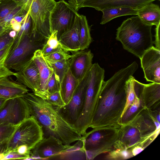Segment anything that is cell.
<instances>
[{
    "instance_id": "6da1fadb",
    "label": "cell",
    "mask_w": 160,
    "mask_h": 160,
    "mask_svg": "<svg viewBox=\"0 0 160 160\" xmlns=\"http://www.w3.org/2000/svg\"><path fill=\"white\" fill-rule=\"evenodd\" d=\"M136 61L104 81L99 91L95 111L89 128L92 131L106 127L121 118L126 102L127 82L138 70Z\"/></svg>"
},
{
    "instance_id": "7a4b0ae2",
    "label": "cell",
    "mask_w": 160,
    "mask_h": 160,
    "mask_svg": "<svg viewBox=\"0 0 160 160\" xmlns=\"http://www.w3.org/2000/svg\"><path fill=\"white\" fill-rule=\"evenodd\" d=\"M27 103L30 116L41 126L43 138L53 136L65 145H71L82 137L60 115L54 106L33 92L21 96Z\"/></svg>"
},
{
    "instance_id": "3957f363",
    "label": "cell",
    "mask_w": 160,
    "mask_h": 160,
    "mask_svg": "<svg viewBox=\"0 0 160 160\" xmlns=\"http://www.w3.org/2000/svg\"><path fill=\"white\" fill-rule=\"evenodd\" d=\"M152 26L138 16L131 17L124 21L117 29L116 39L121 43L124 49L140 59L153 46Z\"/></svg>"
},
{
    "instance_id": "277c9868",
    "label": "cell",
    "mask_w": 160,
    "mask_h": 160,
    "mask_svg": "<svg viewBox=\"0 0 160 160\" xmlns=\"http://www.w3.org/2000/svg\"><path fill=\"white\" fill-rule=\"evenodd\" d=\"M86 88L83 109L74 128L82 137L91 123L98 95L104 78L105 70L97 63L93 64Z\"/></svg>"
},
{
    "instance_id": "5b68a950",
    "label": "cell",
    "mask_w": 160,
    "mask_h": 160,
    "mask_svg": "<svg viewBox=\"0 0 160 160\" xmlns=\"http://www.w3.org/2000/svg\"><path fill=\"white\" fill-rule=\"evenodd\" d=\"M43 138L42 128L33 116L21 122L12 136L0 151L4 156L9 152L15 151L22 145H26L31 150Z\"/></svg>"
},
{
    "instance_id": "8992f818",
    "label": "cell",
    "mask_w": 160,
    "mask_h": 160,
    "mask_svg": "<svg viewBox=\"0 0 160 160\" xmlns=\"http://www.w3.org/2000/svg\"><path fill=\"white\" fill-rule=\"evenodd\" d=\"M38 42L31 35L15 39L5 61L6 66L16 72L20 70L38 49Z\"/></svg>"
},
{
    "instance_id": "52a82bcc",
    "label": "cell",
    "mask_w": 160,
    "mask_h": 160,
    "mask_svg": "<svg viewBox=\"0 0 160 160\" xmlns=\"http://www.w3.org/2000/svg\"><path fill=\"white\" fill-rule=\"evenodd\" d=\"M90 71L79 81L69 102L62 107L54 106L62 118L73 128L83 109L87 86L90 77Z\"/></svg>"
},
{
    "instance_id": "ba28073f",
    "label": "cell",
    "mask_w": 160,
    "mask_h": 160,
    "mask_svg": "<svg viewBox=\"0 0 160 160\" xmlns=\"http://www.w3.org/2000/svg\"><path fill=\"white\" fill-rule=\"evenodd\" d=\"M79 14L74 7L64 0L56 2L50 14L49 23L51 33L57 31V37L70 29Z\"/></svg>"
},
{
    "instance_id": "9c48e42d",
    "label": "cell",
    "mask_w": 160,
    "mask_h": 160,
    "mask_svg": "<svg viewBox=\"0 0 160 160\" xmlns=\"http://www.w3.org/2000/svg\"><path fill=\"white\" fill-rule=\"evenodd\" d=\"M72 146L65 145L53 136L43 138L31 151V159H48L67 151Z\"/></svg>"
},
{
    "instance_id": "30bf717a",
    "label": "cell",
    "mask_w": 160,
    "mask_h": 160,
    "mask_svg": "<svg viewBox=\"0 0 160 160\" xmlns=\"http://www.w3.org/2000/svg\"><path fill=\"white\" fill-rule=\"evenodd\" d=\"M116 134L112 130L101 129L86 132L82 137L85 151H92L96 156L101 149L115 140Z\"/></svg>"
},
{
    "instance_id": "8fae6325",
    "label": "cell",
    "mask_w": 160,
    "mask_h": 160,
    "mask_svg": "<svg viewBox=\"0 0 160 160\" xmlns=\"http://www.w3.org/2000/svg\"><path fill=\"white\" fill-rule=\"evenodd\" d=\"M140 59L147 81L160 83V50L153 46Z\"/></svg>"
},
{
    "instance_id": "7c38bea8",
    "label": "cell",
    "mask_w": 160,
    "mask_h": 160,
    "mask_svg": "<svg viewBox=\"0 0 160 160\" xmlns=\"http://www.w3.org/2000/svg\"><path fill=\"white\" fill-rule=\"evenodd\" d=\"M93 55L90 50L75 52L69 59V69L78 81L82 79L90 70L92 65Z\"/></svg>"
},
{
    "instance_id": "4fadbf2b",
    "label": "cell",
    "mask_w": 160,
    "mask_h": 160,
    "mask_svg": "<svg viewBox=\"0 0 160 160\" xmlns=\"http://www.w3.org/2000/svg\"><path fill=\"white\" fill-rule=\"evenodd\" d=\"M32 58L38 68L40 81L38 89L34 93L46 100L48 96L47 91V83L49 78L53 73V70L44 58L41 49H38L36 50Z\"/></svg>"
},
{
    "instance_id": "5bb4252c",
    "label": "cell",
    "mask_w": 160,
    "mask_h": 160,
    "mask_svg": "<svg viewBox=\"0 0 160 160\" xmlns=\"http://www.w3.org/2000/svg\"><path fill=\"white\" fill-rule=\"evenodd\" d=\"M156 0H86L82 8H92L98 11L108 8L129 7L138 8Z\"/></svg>"
},
{
    "instance_id": "9a60e30c",
    "label": "cell",
    "mask_w": 160,
    "mask_h": 160,
    "mask_svg": "<svg viewBox=\"0 0 160 160\" xmlns=\"http://www.w3.org/2000/svg\"><path fill=\"white\" fill-rule=\"evenodd\" d=\"M13 76L17 81L30 89L33 93L38 89L40 82L39 71L32 58L20 70L15 72Z\"/></svg>"
},
{
    "instance_id": "2e32d148",
    "label": "cell",
    "mask_w": 160,
    "mask_h": 160,
    "mask_svg": "<svg viewBox=\"0 0 160 160\" xmlns=\"http://www.w3.org/2000/svg\"><path fill=\"white\" fill-rule=\"evenodd\" d=\"M28 91L26 86L10 77L0 79V99L8 100L21 97Z\"/></svg>"
},
{
    "instance_id": "e0dca14e",
    "label": "cell",
    "mask_w": 160,
    "mask_h": 160,
    "mask_svg": "<svg viewBox=\"0 0 160 160\" xmlns=\"http://www.w3.org/2000/svg\"><path fill=\"white\" fill-rule=\"evenodd\" d=\"M79 14L76 17L72 26L63 33L58 40L64 50L76 52L80 51V36L79 26Z\"/></svg>"
},
{
    "instance_id": "ac0fdd59",
    "label": "cell",
    "mask_w": 160,
    "mask_h": 160,
    "mask_svg": "<svg viewBox=\"0 0 160 160\" xmlns=\"http://www.w3.org/2000/svg\"><path fill=\"white\" fill-rule=\"evenodd\" d=\"M30 116L28 106L23 98H14L8 123L18 125Z\"/></svg>"
},
{
    "instance_id": "d6986e66",
    "label": "cell",
    "mask_w": 160,
    "mask_h": 160,
    "mask_svg": "<svg viewBox=\"0 0 160 160\" xmlns=\"http://www.w3.org/2000/svg\"><path fill=\"white\" fill-rule=\"evenodd\" d=\"M152 2L138 9L137 15L146 23L156 26L160 22V8Z\"/></svg>"
},
{
    "instance_id": "ffe728a7",
    "label": "cell",
    "mask_w": 160,
    "mask_h": 160,
    "mask_svg": "<svg viewBox=\"0 0 160 160\" xmlns=\"http://www.w3.org/2000/svg\"><path fill=\"white\" fill-rule=\"evenodd\" d=\"M48 159L87 160L82 139L77 141L67 151L51 157Z\"/></svg>"
},
{
    "instance_id": "44dd1931",
    "label": "cell",
    "mask_w": 160,
    "mask_h": 160,
    "mask_svg": "<svg viewBox=\"0 0 160 160\" xmlns=\"http://www.w3.org/2000/svg\"><path fill=\"white\" fill-rule=\"evenodd\" d=\"M79 81L73 76L69 69L60 83L59 92L65 105L70 101Z\"/></svg>"
},
{
    "instance_id": "7402d4cb",
    "label": "cell",
    "mask_w": 160,
    "mask_h": 160,
    "mask_svg": "<svg viewBox=\"0 0 160 160\" xmlns=\"http://www.w3.org/2000/svg\"><path fill=\"white\" fill-rule=\"evenodd\" d=\"M138 9L129 7L106 8L102 10V15L100 24H104L117 17L127 15H137Z\"/></svg>"
},
{
    "instance_id": "603a6c76",
    "label": "cell",
    "mask_w": 160,
    "mask_h": 160,
    "mask_svg": "<svg viewBox=\"0 0 160 160\" xmlns=\"http://www.w3.org/2000/svg\"><path fill=\"white\" fill-rule=\"evenodd\" d=\"M79 26L80 42V51H83L88 48L92 42L90 28L85 16L79 15Z\"/></svg>"
},
{
    "instance_id": "cb8c5ba5",
    "label": "cell",
    "mask_w": 160,
    "mask_h": 160,
    "mask_svg": "<svg viewBox=\"0 0 160 160\" xmlns=\"http://www.w3.org/2000/svg\"><path fill=\"white\" fill-rule=\"evenodd\" d=\"M69 59L56 62L46 60L52 70L56 78L60 83L69 69Z\"/></svg>"
},
{
    "instance_id": "d4e9b609",
    "label": "cell",
    "mask_w": 160,
    "mask_h": 160,
    "mask_svg": "<svg viewBox=\"0 0 160 160\" xmlns=\"http://www.w3.org/2000/svg\"><path fill=\"white\" fill-rule=\"evenodd\" d=\"M24 10L18 7L11 13L3 19H0V38L12 30L10 23L11 20Z\"/></svg>"
},
{
    "instance_id": "484cf974",
    "label": "cell",
    "mask_w": 160,
    "mask_h": 160,
    "mask_svg": "<svg viewBox=\"0 0 160 160\" xmlns=\"http://www.w3.org/2000/svg\"><path fill=\"white\" fill-rule=\"evenodd\" d=\"M14 42L12 43L0 51V79L7 77L13 76L15 72L8 68L5 64V61Z\"/></svg>"
},
{
    "instance_id": "4316f807",
    "label": "cell",
    "mask_w": 160,
    "mask_h": 160,
    "mask_svg": "<svg viewBox=\"0 0 160 160\" xmlns=\"http://www.w3.org/2000/svg\"><path fill=\"white\" fill-rule=\"evenodd\" d=\"M18 125L8 124L0 125V151L10 138Z\"/></svg>"
},
{
    "instance_id": "83f0119b",
    "label": "cell",
    "mask_w": 160,
    "mask_h": 160,
    "mask_svg": "<svg viewBox=\"0 0 160 160\" xmlns=\"http://www.w3.org/2000/svg\"><path fill=\"white\" fill-rule=\"evenodd\" d=\"M32 20L28 12L22 22L20 29L17 32L15 39L26 35H32Z\"/></svg>"
},
{
    "instance_id": "f1b7e54d",
    "label": "cell",
    "mask_w": 160,
    "mask_h": 160,
    "mask_svg": "<svg viewBox=\"0 0 160 160\" xmlns=\"http://www.w3.org/2000/svg\"><path fill=\"white\" fill-rule=\"evenodd\" d=\"M72 56V55L69 54L67 52L60 48L51 53L43 56L46 61L51 62L67 60L69 59Z\"/></svg>"
},
{
    "instance_id": "f546056e",
    "label": "cell",
    "mask_w": 160,
    "mask_h": 160,
    "mask_svg": "<svg viewBox=\"0 0 160 160\" xmlns=\"http://www.w3.org/2000/svg\"><path fill=\"white\" fill-rule=\"evenodd\" d=\"M18 7L19 6L12 0H0V19L11 13Z\"/></svg>"
},
{
    "instance_id": "4dcf8cb0",
    "label": "cell",
    "mask_w": 160,
    "mask_h": 160,
    "mask_svg": "<svg viewBox=\"0 0 160 160\" xmlns=\"http://www.w3.org/2000/svg\"><path fill=\"white\" fill-rule=\"evenodd\" d=\"M13 99L7 100L0 111V125L8 124L10 116Z\"/></svg>"
},
{
    "instance_id": "1f68e13d",
    "label": "cell",
    "mask_w": 160,
    "mask_h": 160,
    "mask_svg": "<svg viewBox=\"0 0 160 160\" xmlns=\"http://www.w3.org/2000/svg\"><path fill=\"white\" fill-rule=\"evenodd\" d=\"M60 82L56 79L53 72L47 83V91L48 96L56 92L60 91Z\"/></svg>"
},
{
    "instance_id": "d6a6232c",
    "label": "cell",
    "mask_w": 160,
    "mask_h": 160,
    "mask_svg": "<svg viewBox=\"0 0 160 160\" xmlns=\"http://www.w3.org/2000/svg\"><path fill=\"white\" fill-rule=\"evenodd\" d=\"M45 100L54 106L61 107L65 105L59 91L49 95Z\"/></svg>"
},
{
    "instance_id": "836d02e7",
    "label": "cell",
    "mask_w": 160,
    "mask_h": 160,
    "mask_svg": "<svg viewBox=\"0 0 160 160\" xmlns=\"http://www.w3.org/2000/svg\"><path fill=\"white\" fill-rule=\"evenodd\" d=\"M46 43L53 49H57L60 48L64 50L63 47L58 38L57 31H54L51 33Z\"/></svg>"
},
{
    "instance_id": "e575fe53",
    "label": "cell",
    "mask_w": 160,
    "mask_h": 160,
    "mask_svg": "<svg viewBox=\"0 0 160 160\" xmlns=\"http://www.w3.org/2000/svg\"><path fill=\"white\" fill-rule=\"evenodd\" d=\"M140 136L139 131L137 128H131L125 133L123 138L125 140L130 142L135 138H140Z\"/></svg>"
},
{
    "instance_id": "d590c367",
    "label": "cell",
    "mask_w": 160,
    "mask_h": 160,
    "mask_svg": "<svg viewBox=\"0 0 160 160\" xmlns=\"http://www.w3.org/2000/svg\"><path fill=\"white\" fill-rule=\"evenodd\" d=\"M11 159L30 160L31 158L24 155L18 153L16 151H11L6 155L2 160H8Z\"/></svg>"
},
{
    "instance_id": "8d00e7d4",
    "label": "cell",
    "mask_w": 160,
    "mask_h": 160,
    "mask_svg": "<svg viewBox=\"0 0 160 160\" xmlns=\"http://www.w3.org/2000/svg\"><path fill=\"white\" fill-rule=\"evenodd\" d=\"M8 33L0 38V51L15 41V38H11Z\"/></svg>"
},
{
    "instance_id": "74e56055",
    "label": "cell",
    "mask_w": 160,
    "mask_h": 160,
    "mask_svg": "<svg viewBox=\"0 0 160 160\" xmlns=\"http://www.w3.org/2000/svg\"><path fill=\"white\" fill-rule=\"evenodd\" d=\"M27 12H28L32 0H12Z\"/></svg>"
},
{
    "instance_id": "f35d334b",
    "label": "cell",
    "mask_w": 160,
    "mask_h": 160,
    "mask_svg": "<svg viewBox=\"0 0 160 160\" xmlns=\"http://www.w3.org/2000/svg\"><path fill=\"white\" fill-rule=\"evenodd\" d=\"M160 22L155 26V33L154 36L155 38V41H153V44H155V47L156 48L160 50Z\"/></svg>"
},
{
    "instance_id": "ab89813d",
    "label": "cell",
    "mask_w": 160,
    "mask_h": 160,
    "mask_svg": "<svg viewBox=\"0 0 160 160\" xmlns=\"http://www.w3.org/2000/svg\"><path fill=\"white\" fill-rule=\"evenodd\" d=\"M15 151L19 154L25 155L30 158L31 150L26 145H22L18 146Z\"/></svg>"
},
{
    "instance_id": "60d3db41",
    "label": "cell",
    "mask_w": 160,
    "mask_h": 160,
    "mask_svg": "<svg viewBox=\"0 0 160 160\" xmlns=\"http://www.w3.org/2000/svg\"><path fill=\"white\" fill-rule=\"evenodd\" d=\"M57 49H54L51 48L47 43H45L44 45L41 50L43 56H44L51 53Z\"/></svg>"
},
{
    "instance_id": "b9f144b4",
    "label": "cell",
    "mask_w": 160,
    "mask_h": 160,
    "mask_svg": "<svg viewBox=\"0 0 160 160\" xmlns=\"http://www.w3.org/2000/svg\"><path fill=\"white\" fill-rule=\"evenodd\" d=\"M10 23L13 30L17 32L19 31L21 27V23L17 22L14 18L11 20Z\"/></svg>"
},
{
    "instance_id": "7bdbcfd3",
    "label": "cell",
    "mask_w": 160,
    "mask_h": 160,
    "mask_svg": "<svg viewBox=\"0 0 160 160\" xmlns=\"http://www.w3.org/2000/svg\"><path fill=\"white\" fill-rule=\"evenodd\" d=\"M120 156L123 159H126L130 158L131 156L130 152L127 150H123L120 153Z\"/></svg>"
},
{
    "instance_id": "ee69618b",
    "label": "cell",
    "mask_w": 160,
    "mask_h": 160,
    "mask_svg": "<svg viewBox=\"0 0 160 160\" xmlns=\"http://www.w3.org/2000/svg\"><path fill=\"white\" fill-rule=\"evenodd\" d=\"M143 150V148L137 146L134 148L132 150L133 155L135 156L138 154Z\"/></svg>"
},
{
    "instance_id": "f6af8a7d",
    "label": "cell",
    "mask_w": 160,
    "mask_h": 160,
    "mask_svg": "<svg viewBox=\"0 0 160 160\" xmlns=\"http://www.w3.org/2000/svg\"><path fill=\"white\" fill-rule=\"evenodd\" d=\"M86 0H75V9L78 11L82 3Z\"/></svg>"
},
{
    "instance_id": "bcb514c9",
    "label": "cell",
    "mask_w": 160,
    "mask_h": 160,
    "mask_svg": "<svg viewBox=\"0 0 160 160\" xmlns=\"http://www.w3.org/2000/svg\"><path fill=\"white\" fill-rule=\"evenodd\" d=\"M17 32L15 31L12 30L9 32V36L12 38H15Z\"/></svg>"
},
{
    "instance_id": "7dc6e473",
    "label": "cell",
    "mask_w": 160,
    "mask_h": 160,
    "mask_svg": "<svg viewBox=\"0 0 160 160\" xmlns=\"http://www.w3.org/2000/svg\"><path fill=\"white\" fill-rule=\"evenodd\" d=\"M7 100L0 99V111L3 107Z\"/></svg>"
},
{
    "instance_id": "c3c4849f",
    "label": "cell",
    "mask_w": 160,
    "mask_h": 160,
    "mask_svg": "<svg viewBox=\"0 0 160 160\" xmlns=\"http://www.w3.org/2000/svg\"><path fill=\"white\" fill-rule=\"evenodd\" d=\"M154 123L156 126V131L160 129V123L158 122L157 121H154Z\"/></svg>"
},
{
    "instance_id": "681fc988",
    "label": "cell",
    "mask_w": 160,
    "mask_h": 160,
    "mask_svg": "<svg viewBox=\"0 0 160 160\" xmlns=\"http://www.w3.org/2000/svg\"><path fill=\"white\" fill-rule=\"evenodd\" d=\"M75 0H68V3L72 5L74 8H75Z\"/></svg>"
},
{
    "instance_id": "f907efd6",
    "label": "cell",
    "mask_w": 160,
    "mask_h": 160,
    "mask_svg": "<svg viewBox=\"0 0 160 160\" xmlns=\"http://www.w3.org/2000/svg\"><path fill=\"white\" fill-rule=\"evenodd\" d=\"M160 115L159 114L158 115H157L156 118L157 121V122H158L160 123Z\"/></svg>"
},
{
    "instance_id": "816d5d0a",
    "label": "cell",
    "mask_w": 160,
    "mask_h": 160,
    "mask_svg": "<svg viewBox=\"0 0 160 160\" xmlns=\"http://www.w3.org/2000/svg\"><path fill=\"white\" fill-rule=\"evenodd\" d=\"M4 157V155L2 153H0V160H2Z\"/></svg>"
},
{
    "instance_id": "f5cc1de1",
    "label": "cell",
    "mask_w": 160,
    "mask_h": 160,
    "mask_svg": "<svg viewBox=\"0 0 160 160\" xmlns=\"http://www.w3.org/2000/svg\"><path fill=\"white\" fill-rule=\"evenodd\" d=\"M158 0L159 1L160 0Z\"/></svg>"
},
{
    "instance_id": "db71d44e",
    "label": "cell",
    "mask_w": 160,
    "mask_h": 160,
    "mask_svg": "<svg viewBox=\"0 0 160 160\" xmlns=\"http://www.w3.org/2000/svg\"></svg>"
},
{
    "instance_id": "11a10c76",
    "label": "cell",
    "mask_w": 160,
    "mask_h": 160,
    "mask_svg": "<svg viewBox=\"0 0 160 160\" xmlns=\"http://www.w3.org/2000/svg\"></svg>"
}]
</instances>
